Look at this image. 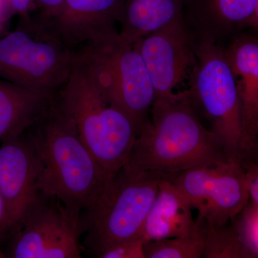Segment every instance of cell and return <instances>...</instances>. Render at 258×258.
<instances>
[{
  "label": "cell",
  "mask_w": 258,
  "mask_h": 258,
  "mask_svg": "<svg viewBox=\"0 0 258 258\" xmlns=\"http://www.w3.org/2000/svg\"><path fill=\"white\" fill-rule=\"evenodd\" d=\"M75 57L41 19L23 14L17 28L0 40V76L55 93L69 79Z\"/></svg>",
  "instance_id": "6"
},
{
  "label": "cell",
  "mask_w": 258,
  "mask_h": 258,
  "mask_svg": "<svg viewBox=\"0 0 258 258\" xmlns=\"http://www.w3.org/2000/svg\"><path fill=\"white\" fill-rule=\"evenodd\" d=\"M163 178L167 177L122 168L108 179L98 201L82 217L86 245L95 257L117 242L139 238Z\"/></svg>",
  "instance_id": "5"
},
{
  "label": "cell",
  "mask_w": 258,
  "mask_h": 258,
  "mask_svg": "<svg viewBox=\"0 0 258 258\" xmlns=\"http://www.w3.org/2000/svg\"><path fill=\"white\" fill-rule=\"evenodd\" d=\"M183 16V0H121L118 33L130 42Z\"/></svg>",
  "instance_id": "17"
},
{
  "label": "cell",
  "mask_w": 258,
  "mask_h": 258,
  "mask_svg": "<svg viewBox=\"0 0 258 258\" xmlns=\"http://www.w3.org/2000/svg\"><path fill=\"white\" fill-rule=\"evenodd\" d=\"M183 19L193 35L217 40L240 29L257 30L258 0H183Z\"/></svg>",
  "instance_id": "14"
},
{
  "label": "cell",
  "mask_w": 258,
  "mask_h": 258,
  "mask_svg": "<svg viewBox=\"0 0 258 258\" xmlns=\"http://www.w3.org/2000/svg\"><path fill=\"white\" fill-rule=\"evenodd\" d=\"M55 94L0 81V142L25 133L50 106Z\"/></svg>",
  "instance_id": "16"
},
{
  "label": "cell",
  "mask_w": 258,
  "mask_h": 258,
  "mask_svg": "<svg viewBox=\"0 0 258 258\" xmlns=\"http://www.w3.org/2000/svg\"><path fill=\"white\" fill-rule=\"evenodd\" d=\"M121 0H64L60 11L41 20L75 53L118 32Z\"/></svg>",
  "instance_id": "12"
},
{
  "label": "cell",
  "mask_w": 258,
  "mask_h": 258,
  "mask_svg": "<svg viewBox=\"0 0 258 258\" xmlns=\"http://www.w3.org/2000/svg\"><path fill=\"white\" fill-rule=\"evenodd\" d=\"M251 258L230 222L218 229L209 227L203 257Z\"/></svg>",
  "instance_id": "19"
},
{
  "label": "cell",
  "mask_w": 258,
  "mask_h": 258,
  "mask_svg": "<svg viewBox=\"0 0 258 258\" xmlns=\"http://www.w3.org/2000/svg\"><path fill=\"white\" fill-rule=\"evenodd\" d=\"M5 220H6V209L4 200L0 194V235H2V231L4 227Z\"/></svg>",
  "instance_id": "25"
},
{
  "label": "cell",
  "mask_w": 258,
  "mask_h": 258,
  "mask_svg": "<svg viewBox=\"0 0 258 258\" xmlns=\"http://www.w3.org/2000/svg\"><path fill=\"white\" fill-rule=\"evenodd\" d=\"M23 134L4 141L0 147V194L6 209L2 234L16 232L42 197L36 154Z\"/></svg>",
  "instance_id": "11"
},
{
  "label": "cell",
  "mask_w": 258,
  "mask_h": 258,
  "mask_svg": "<svg viewBox=\"0 0 258 258\" xmlns=\"http://www.w3.org/2000/svg\"><path fill=\"white\" fill-rule=\"evenodd\" d=\"M40 11L39 18L45 20L57 14L63 4L64 0H37Z\"/></svg>",
  "instance_id": "23"
},
{
  "label": "cell",
  "mask_w": 258,
  "mask_h": 258,
  "mask_svg": "<svg viewBox=\"0 0 258 258\" xmlns=\"http://www.w3.org/2000/svg\"><path fill=\"white\" fill-rule=\"evenodd\" d=\"M138 47L154 88V101L172 96L189 77L195 62L192 35L183 16L141 38Z\"/></svg>",
  "instance_id": "10"
},
{
  "label": "cell",
  "mask_w": 258,
  "mask_h": 258,
  "mask_svg": "<svg viewBox=\"0 0 258 258\" xmlns=\"http://www.w3.org/2000/svg\"><path fill=\"white\" fill-rule=\"evenodd\" d=\"M230 222L251 258H257L258 205L249 200Z\"/></svg>",
  "instance_id": "20"
},
{
  "label": "cell",
  "mask_w": 258,
  "mask_h": 258,
  "mask_svg": "<svg viewBox=\"0 0 258 258\" xmlns=\"http://www.w3.org/2000/svg\"><path fill=\"white\" fill-rule=\"evenodd\" d=\"M171 180L210 229L227 225L249 201L244 170L238 161L197 166Z\"/></svg>",
  "instance_id": "8"
},
{
  "label": "cell",
  "mask_w": 258,
  "mask_h": 258,
  "mask_svg": "<svg viewBox=\"0 0 258 258\" xmlns=\"http://www.w3.org/2000/svg\"><path fill=\"white\" fill-rule=\"evenodd\" d=\"M209 227L198 215L193 230L187 235L152 241L144 244L146 258H201L203 257Z\"/></svg>",
  "instance_id": "18"
},
{
  "label": "cell",
  "mask_w": 258,
  "mask_h": 258,
  "mask_svg": "<svg viewBox=\"0 0 258 258\" xmlns=\"http://www.w3.org/2000/svg\"><path fill=\"white\" fill-rule=\"evenodd\" d=\"M38 161V187L81 216L94 206L108 176L88 150L72 120L56 105L27 129ZM82 217V216H81Z\"/></svg>",
  "instance_id": "2"
},
{
  "label": "cell",
  "mask_w": 258,
  "mask_h": 258,
  "mask_svg": "<svg viewBox=\"0 0 258 258\" xmlns=\"http://www.w3.org/2000/svg\"><path fill=\"white\" fill-rule=\"evenodd\" d=\"M192 37L195 62L189 75L190 98L210 122L209 130L228 161L240 163L245 155L240 101L224 48L212 37Z\"/></svg>",
  "instance_id": "4"
},
{
  "label": "cell",
  "mask_w": 258,
  "mask_h": 258,
  "mask_svg": "<svg viewBox=\"0 0 258 258\" xmlns=\"http://www.w3.org/2000/svg\"><path fill=\"white\" fill-rule=\"evenodd\" d=\"M82 56L99 87L112 103L141 127L149 118L154 91L138 41L118 32L77 52Z\"/></svg>",
  "instance_id": "7"
},
{
  "label": "cell",
  "mask_w": 258,
  "mask_h": 258,
  "mask_svg": "<svg viewBox=\"0 0 258 258\" xmlns=\"http://www.w3.org/2000/svg\"><path fill=\"white\" fill-rule=\"evenodd\" d=\"M99 258H146L144 243L139 238L117 242L98 254Z\"/></svg>",
  "instance_id": "21"
},
{
  "label": "cell",
  "mask_w": 258,
  "mask_h": 258,
  "mask_svg": "<svg viewBox=\"0 0 258 258\" xmlns=\"http://www.w3.org/2000/svg\"><path fill=\"white\" fill-rule=\"evenodd\" d=\"M60 111L72 120L83 144L108 176L126 163L139 128L101 89L84 58L76 54L69 79L55 93Z\"/></svg>",
  "instance_id": "3"
},
{
  "label": "cell",
  "mask_w": 258,
  "mask_h": 258,
  "mask_svg": "<svg viewBox=\"0 0 258 258\" xmlns=\"http://www.w3.org/2000/svg\"><path fill=\"white\" fill-rule=\"evenodd\" d=\"M235 78L240 106L242 144L245 158L257 159L258 149V40L243 34L224 49Z\"/></svg>",
  "instance_id": "13"
},
{
  "label": "cell",
  "mask_w": 258,
  "mask_h": 258,
  "mask_svg": "<svg viewBox=\"0 0 258 258\" xmlns=\"http://www.w3.org/2000/svg\"><path fill=\"white\" fill-rule=\"evenodd\" d=\"M33 0H10L12 6L15 10L20 13H25Z\"/></svg>",
  "instance_id": "24"
},
{
  "label": "cell",
  "mask_w": 258,
  "mask_h": 258,
  "mask_svg": "<svg viewBox=\"0 0 258 258\" xmlns=\"http://www.w3.org/2000/svg\"><path fill=\"white\" fill-rule=\"evenodd\" d=\"M124 168L154 171L172 179L197 166L228 161L213 134L204 126L188 90L154 101Z\"/></svg>",
  "instance_id": "1"
},
{
  "label": "cell",
  "mask_w": 258,
  "mask_h": 258,
  "mask_svg": "<svg viewBox=\"0 0 258 258\" xmlns=\"http://www.w3.org/2000/svg\"><path fill=\"white\" fill-rule=\"evenodd\" d=\"M195 225L191 208L186 199L171 179L163 178L139 239L144 244L187 235Z\"/></svg>",
  "instance_id": "15"
},
{
  "label": "cell",
  "mask_w": 258,
  "mask_h": 258,
  "mask_svg": "<svg viewBox=\"0 0 258 258\" xmlns=\"http://www.w3.org/2000/svg\"><path fill=\"white\" fill-rule=\"evenodd\" d=\"M50 198V197H49ZM39 203L15 232L7 256L13 258H79L82 217L54 198Z\"/></svg>",
  "instance_id": "9"
},
{
  "label": "cell",
  "mask_w": 258,
  "mask_h": 258,
  "mask_svg": "<svg viewBox=\"0 0 258 258\" xmlns=\"http://www.w3.org/2000/svg\"><path fill=\"white\" fill-rule=\"evenodd\" d=\"M257 159H245L241 161L244 170L249 200L258 205V164Z\"/></svg>",
  "instance_id": "22"
}]
</instances>
